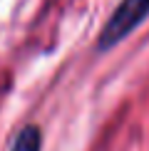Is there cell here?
I'll return each instance as SVG.
<instances>
[{
	"mask_svg": "<svg viewBox=\"0 0 149 151\" xmlns=\"http://www.w3.org/2000/svg\"><path fill=\"white\" fill-rule=\"evenodd\" d=\"M40 146H42L40 129H37L35 124H27V127H22L15 134V139H12L8 151H40Z\"/></svg>",
	"mask_w": 149,
	"mask_h": 151,
	"instance_id": "2",
	"label": "cell"
},
{
	"mask_svg": "<svg viewBox=\"0 0 149 151\" xmlns=\"http://www.w3.org/2000/svg\"><path fill=\"white\" fill-rule=\"evenodd\" d=\"M147 15H149V0H119V5L114 8L112 17L97 37V50H109L117 42H122L127 35H132L139 27L142 20H147Z\"/></svg>",
	"mask_w": 149,
	"mask_h": 151,
	"instance_id": "1",
	"label": "cell"
}]
</instances>
